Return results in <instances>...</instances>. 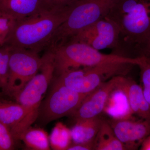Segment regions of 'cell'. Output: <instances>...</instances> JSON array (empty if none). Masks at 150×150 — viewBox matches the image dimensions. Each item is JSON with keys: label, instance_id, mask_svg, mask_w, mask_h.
<instances>
[{"label": "cell", "instance_id": "6da1fadb", "mask_svg": "<svg viewBox=\"0 0 150 150\" xmlns=\"http://www.w3.org/2000/svg\"><path fill=\"white\" fill-rule=\"evenodd\" d=\"M105 18L120 30L119 55L135 58L150 31V0H118Z\"/></svg>", "mask_w": 150, "mask_h": 150}, {"label": "cell", "instance_id": "7a4b0ae2", "mask_svg": "<svg viewBox=\"0 0 150 150\" xmlns=\"http://www.w3.org/2000/svg\"><path fill=\"white\" fill-rule=\"evenodd\" d=\"M71 7L54 8L17 21L4 45L38 54L45 51L56 30L69 16Z\"/></svg>", "mask_w": 150, "mask_h": 150}, {"label": "cell", "instance_id": "3957f363", "mask_svg": "<svg viewBox=\"0 0 150 150\" xmlns=\"http://www.w3.org/2000/svg\"><path fill=\"white\" fill-rule=\"evenodd\" d=\"M54 63V77L72 70L113 63L137 65L139 58L100 53L86 43L70 40L52 50Z\"/></svg>", "mask_w": 150, "mask_h": 150}, {"label": "cell", "instance_id": "277c9868", "mask_svg": "<svg viewBox=\"0 0 150 150\" xmlns=\"http://www.w3.org/2000/svg\"><path fill=\"white\" fill-rule=\"evenodd\" d=\"M118 0H77L67 18L52 36L46 50H52L69 41L77 33L104 18Z\"/></svg>", "mask_w": 150, "mask_h": 150}, {"label": "cell", "instance_id": "5b68a950", "mask_svg": "<svg viewBox=\"0 0 150 150\" xmlns=\"http://www.w3.org/2000/svg\"><path fill=\"white\" fill-rule=\"evenodd\" d=\"M133 66L129 63H109L71 70L54 78L77 92L89 94L108 79L125 76Z\"/></svg>", "mask_w": 150, "mask_h": 150}, {"label": "cell", "instance_id": "8992f818", "mask_svg": "<svg viewBox=\"0 0 150 150\" xmlns=\"http://www.w3.org/2000/svg\"><path fill=\"white\" fill-rule=\"evenodd\" d=\"M51 91L39 108L38 118L47 124L67 115L71 116L88 94L79 93L53 79Z\"/></svg>", "mask_w": 150, "mask_h": 150}, {"label": "cell", "instance_id": "52a82bcc", "mask_svg": "<svg viewBox=\"0 0 150 150\" xmlns=\"http://www.w3.org/2000/svg\"><path fill=\"white\" fill-rule=\"evenodd\" d=\"M9 48L8 80L4 94L13 98L38 73L43 60L36 52Z\"/></svg>", "mask_w": 150, "mask_h": 150}, {"label": "cell", "instance_id": "ba28073f", "mask_svg": "<svg viewBox=\"0 0 150 150\" xmlns=\"http://www.w3.org/2000/svg\"><path fill=\"white\" fill-rule=\"evenodd\" d=\"M40 73H37L18 93L13 97L16 102L25 106L40 108L43 95L54 78V63L53 53L45 51L42 56Z\"/></svg>", "mask_w": 150, "mask_h": 150}, {"label": "cell", "instance_id": "9c48e42d", "mask_svg": "<svg viewBox=\"0 0 150 150\" xmlns=\"http://www.w3.org/2000/svg\"><path fill=\"white\" fill-rule=\"evenodd\" d=\"M70 40L83 42L98 51L112 49L115 51L112 54L117 55L120 49L119 28L105 17L82 30Z\"/></svg>", "mask_w": 150, "mask_h": 150}, {"label": "cell", "instance_id": "30bf717a", "mask_svg": "<svg viewBox=\"0 0 150 150\" xmlns=\"http://www.w3.org/2000/svg\"><path fill=\"white\" fill-rule=\"evenodd\" d=\"M39 110V108L0 100V122L8 127L14 139L19 141L37 120Z\"/></svg>", "mask_w": 150, "mask_h": 150}, {"label": "cell", "instance_id": "8fae6325", "mask_svg": "<svg viewBox=\"0 0 150 150\" xmlns=\"http://www.w3.org/2000/svg\"><path fill=\"white\" fill-rule=\"evenodd\" d=\"M120 76L113 77L88 94L71 115L75 121L99 116L104 110L112 92L117 88Z\"/></svg>", "mask_w": 150, "mask_h": 150}, {"label": "cell", "instance_id": "7c38bea8", "mask_svg": "<svg viewBox=\"0 0 150 150\" xmlns=\"http://www.w3.org/2000/svg\"><path fill=\"white\" fill-rule=\"evenodd\" d=\"M108 123L126 150L137 149L150 135V121L114 118Z\"/></svg>", "mask_w": 150, "mask_h": 150}, {"label": "cell", "instance_id": "4fadbf2b", "mask_svg": "<svg viewBox=\"0 0 150 150\" xmlns=\"http://www.w3.org/2000/svg\"><path fill=\"white\" fill-rule=\"evenodd\" d=\"M56 7L49 0H0V13L16 21Z\"/></svg>", "mask_w": 150, "mask_h": 150}, {"label": "cell", "instance_id": "5bb4252c", "mask_svg": "<svg viewBox=\"0 0 150 150\" xmlns=\"http://www.w3.org/2000/svg\"><path fill=\"white\" fill-rule=\"evenodd\" d=\"M116 89L125 95L131 114L150 121V106L145 98L142 86L133 79L121 76Z\"/></svg>", "mask_w": 150, "mask_h": 150}, {"label": "cell", "instance_id": "9a60e30c", "mask_svg": "<svg viewBox=\"0 0 150 150\" xmlns=\"http://www.w3.org/2000/svg\"><path fill=\"white\" fill-rule=\"evenodd\" d=\"M103 120L99 115L76 121L74 126L70 129L72 141L74 143L78 144L93 139L99 131Z\"/></svg>", "mask_w": 150, "mask_h": 150}, {"label": "cell", "instance_id": "2e32d148", "mask_svg": "<svg viewBox=\"0 0 150 150\" xmlns=\"http://www.w3.org/2000/svg\"><path fill=\"white\" fill-rule=\"evenodd\" d=\"M94 150H124L125 146L115 136L110 124L103 120L94 140Z\"/></svg>", "mask_w": 150, "mask_h": 150}, {"label": "cell", "instance_id": "e0dca14e", "mask_svg": "<svg viewBox=\"0 0 150 150\" xmlns=\"http://www.w3.org/2000/svg\"><path fill=\"white\" fill-rule=\"evenodd\" d=\"M21 140L30 149L49 150V137L44 129L30 127L25 132Z\"/></svg>", "mask_w": 150, "mask_h": 150}, {"label": "cell", "instance_id": "ac0fdd59", "mask_svg": "<svg viewBox=\"0 0 150 150\" xmlns=\"http://www.w3.org/2000/svg\"><path fill=\"white\" fill-rule=\"evenodd\" d=\"M71 141L70 129L61 122L56 123L49 137L51 148L55 150H67Z\"/></svg>", "mask_w": 150, "mask_h": 150}, {"label": "cell", "instance_id": "d6986e66", "mask_svg": "<svg viewBox=\"0 0 150 150\" xmlns=\"http://www.w3.org/2000/svg\"><path fill=\"white\" fill-rule=\"evenodd\" d=\"M10 48L6 45L0 47V88L4 94L9 76Z\"/></svg>", "mask_w": 150, "mask_h": 150}, {"label": "cell", "instance_id": "ffe728a7", "mask_svg": "<svg viewBox=\"0 0 150 150\" xmlns=\"http://www.w3.org/2000/svg\"><path fill=\"white\" fill-rule=\"evenodd\" d=\"M139 67L143 93L147 101L150 106V60L144 57H139Z\"/></svg>", "mask_w": 150, "mask_h": 150}, {"label": "cell", "instance_id": "44dd1931", "mask_svg": "<svg viewBox=\"0 0 150 150\" xmlns=\"http://www.w3.org/2000/svg\"><path fill=\"white\" fill-rule=\"evenodd\" d=\"M16 21L10 16L0 13V47L4 45Z\"/></svg>", "mask_w": 150, "mask_h": 150}, {"label": "cell", "instance_id": "7402d4cb", "mask_svg": "<svg viewBox=\"0 0 150 150\" xmlns=\"http://www.w3.org/2000/svg\"><path fill=\"white\" fill-rule=\"evenodd\" d=\"M15 142L8 127L0 122V150H13Z\"/></svg>", "mask_w": 150, "mask_h": 150}, {"label": "cell", "instance_id": "603a6c76", "mask_svg": "<svg viewBox=\"0 0 150 150\" xmlns=\"http://www.w3.org/2000/svg\"><path fill=\"white\" fill-rule=\"evenodd\" d=\"M136 57H144L150 60V31L144 43L138 49Z\"/></svg>", "mask_w": 150, "mask_h": 150}, {"label": "cell", "instance_id": "cb8c5ba5", "mask_svg": "<svg viewBox=\"0 0 150 150\" xmlns=\"http://www.w3.org/2000/svg\"><path fill=\"white\" fill-rule=\"evenodd\" d=\"M95 138L93 139L88 142L78 143V144H76V143L71 144L67 150H94Z\"/></svg>", "mask_w": 150, "mask_h": 150}, {"label": "cell", "instance_id": "d4e9b609", "mask_svg": "<svg viewBox=\"0 0 150 150\" xmlns=\"http://www.w3.org/2000/svg\"><path fill=\"white\" fill-rule=\"evenodd\" d=\"M77 0H49L54 5L60 7H65L72 4Z\"/></svg>", "mask_w": 150, "mask_h": 150}, {"label": "cell", "instance_id": "484cf974", "mask_svg": "<svg viewBox=\"0 0 150 150\" xmlns=\"http://www.w3.org/2000/svg\"><path fill=\"white\" fill-rule=\"evenodd\" d=\"M140 149L141 150H150V135L148 136L142 143Z\"/></svg>", "mask_w": 150, "mask_h": 150}, {"label": "cell", "instance_id": "4316f807", "mask_svg": "<svg viewBox=\"0 0 150 150\" xmlns=\"http://www.w3.org/2000/svg\"><path fill=\"white\" fill-rule=\"evenodd\" d=\"M4 94V93H3V92H0V98H1V97Z\"/></svg>", "mask_w": 150, "mask_h": 150}]
</instances>
